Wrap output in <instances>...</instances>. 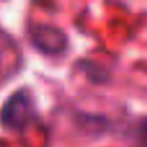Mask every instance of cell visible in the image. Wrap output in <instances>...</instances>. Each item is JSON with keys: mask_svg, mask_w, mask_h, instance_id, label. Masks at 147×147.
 Segmentation results:
<instances>
[{"mask_svg": "<svg viewBox=\"0 0 147 147\" xmlns=\"http://www.w3.org/2000/svg\"><path fill=\"white\" fill-rule=\"evenodd\" d=\"M31 41L39 49L48 54H58L66 49L67 36L61 28L51 25H36L30 31Z\"/></svg>", "mask_w": 147, "mask_h": 147, "instance_id": "obj_2", "label": "cell"}, {"mask_svg": "<svg viewBox=\"0 0 147 147\" xmlns=\"http://www.w3.org/2000/svg\"><path fill=\"white\" fill-rule=\"evenodd\" d=\"M35 116V109L30 96L22 90L14 92L0 110V121L13 130L23 129Z\"/></svg>", "mask_w": 147, "mask_h": 147, "instance_id": "obj_1", "label": "cell"}]
</instances>
